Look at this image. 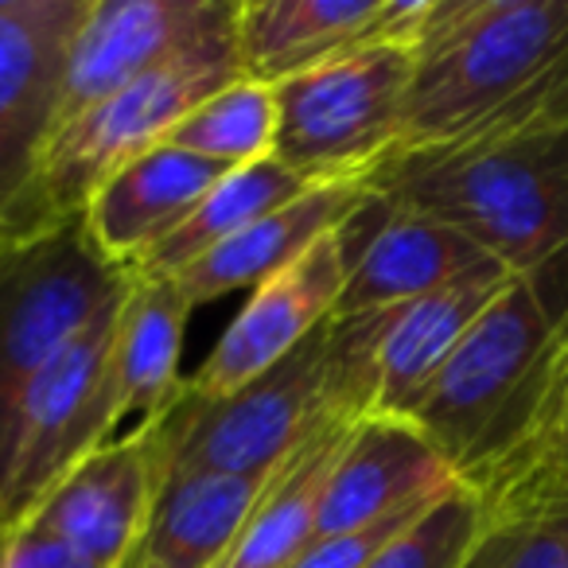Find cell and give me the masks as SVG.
Returning <instances> with one entry per match:
<instances>
[{
  "label": "cell",
  "instance_id": "cell-1",
  "mask_svg": "<svg viewBox=\"0 0 568 568\" xmlns=\"http://www.w3.org/2000/svg\"><path fill=\"white\" fill-rule=\"evenodd\" d=\"M545 125H568V0H436L397 152Z\"/></svg>",
  "mask_w": 568,
  "mask_h": 568
},
{
  "label": "cell",
  "instance_id": "cell-2",
  "mask_svg": "<svg viewBox=\"0 0 568 568\" xmlns=\"http://www.w3.org/2000/svg\"><path fill=\"white\" fill-rule=\"evenodd\" d=\"M389 312L332 316L301 347L242 389L199 402L183 389L172 409L136 425L172 475H265L335 420L374 409V358Z\"/></svg>",
  "mask_w": 568,
  "mask_h": 568
},
{
  "label": "cell",
  "instance_id": "cell-3",
  "mask_svg": "<svg viewBox=\"0 0 568 568\" xmlns=\"http://www.w3.org/2000/svg\"><path fill=\"white\" fill-rule=\"evenodd\" d=\"M371 191L456 226L518 276L568 257V125L397 152Z\"/></svg>",
  "mask_w": 568,
  "mask_h": 568
},
{
  "label": "cell",
  "instance_id": "cell-4",
  "mask_svg": "<svg viewBox=\"0 0 568 568\" xmlns=\"http://www.w3.org/2000/svg\"><path fill=\"white\" fill-rule=\"evenodd\" d=\"M565 320L534 276L514 273L409 409L405 420L436 444L464 487L483 490L518 452Z\"/></svg>",
  "mask_w": 568,
  "mask_h": 568
},
{
  "label": "cell",
  "instance_id": "cell-5",
  "mask_svg": "<svg viewBox=\"0 0 568 568\" xmlns=\"http://www.w3.org/2000/svg\"><path fill=\"white\" fill-rule=\"evenodd\" d=\"M129 281L82 214L0 237V433L24 389L125 301Z\"/></svg>",
  "mask_w": 568,
  "mask_h": 568
},
{
  "label": "cell",
  "instance_id": "cell-6",
  "mask_svg": "<svg viewBox=\"0 0 568 568\" xmlns=\"http://www.w3.org/2000/svg\"><path fill=\"white\" fill-rule=\"evenodd\" d=\"M413 48L363 43L347 55L284 79L276 94L273 156L312 187L371 183L402 149Z\"/></svg>",
  "mask_w": 568,
  "mask_h": 568
},
{
  "label": "cell",
  "instance_id": "cell-7",
  "mask_svg": "<svg viewBox=\"0 0 568 568\" xmlns=\"http://www.w3.org/2000/svg\"><path fill=\"white\" fill-rule=\"evenodd\" d=\"M237 0L226 20L199 36L191 48L160 63L133 87L113 94L110 102L94 105L90 113L74 118L59 133H51L40 164V199L48 214L71 219L82 214L87 199L141 152L168 141L175 125L195 105L226 90L230 82L245 79L237 59Z\"/></svg>",
  "mask_w": 568,
  "mask_h": 568
},
{
  "label": "cell",
  "instance_id": "cell-8",
  "mask_svg": "<svg viewBox=\"0 0 568 568\" xmlns=\"http://www.w3.org/2000/svg\"><path fill=\"white\" fill-rule=\"evenodd\" d=\"M118 308L82 339H74L24 389L0 433V534L24 526L48 503L51 490L118 433L121 397L113 382Z\"/></svg>",
  "mask_w": 568,
  "mask_h": 568
},
{
  "label": "cell",
  "instance_id": "cell-9",
  "mask_svg": "<svg viewBox=\"0 0 568 568\" xmlns=\"http://www.w3.org/2000/svg\"><path fill=\"white\" fill-rule=\"evenodd\" d=\"M90 0H0V237L55 222L40 199L59 82Z\"/></svg>",
  "mask_w": 568,
  "mask_h": 568
},
{
  "label": "cell",
  "instance_id": "cell-10",
  "mask_svg": "<svg viewBox=\"0 0 568 568\" xmlns=\"http://www.w3.org/2000/svg\"><path fill=\"white\" fill-rule=\"evenodd\" d=\"M343 245H347V284L335 316L405 308L436 288L498 265L456 226L394 203L378 191H371L366 203L343 222Z\"/></svg>",
  "mask_w": 568,
  "mask_h": 568
},
{
  "label": "cell",
  "instance_id": "cell-11",
  "mask_svg": "<svg viewBox=\"0 0 568 568\" xmlns=\"http://www.w3.org/2000/svg\"><path fill=\"white\" fill-rule=\"evenodd\" d=\"M343 284H347V245L339 226L320 237L284 273L253 288L245 308L222 332L203 366L183 382V389L199 402H219L242 389L245 382L293 355L312 332H320L335 316Z\"/></svg>",
  "mask_w": 568,
  "mask_h": 568
},
{
  "label": "cell",
  "instance_id": "cell-12",
  "mask_svg": "<svg viewBox=\"0 0 568 568\" xmlns=\"http://www.w3.org/2000/svg\"><path fill=\"white\" fill-rule=\"evenodd\" d=\"M230 9L234 0H90L63 67L51 133L180 55Z\"/></svg>",
  "mask_w": 568,
  "mask_h": 568
},
{
  "label": "cell",
  "instance_id": "cell-13",
  "mask_svg": "<svg viewBox=\"0 0 568 568\" xmlns=\"http://www.w3.org/2000/svg\"><path fill=\"white\" fill-rule=\"evenodd\" d=\"M160 498V467L149 436L133 428L82 459L24 521L59 537L102 568H121L141 545Z\"/></svg>",
  "mask_w": 568,
  "mask_h": 568
},
{
  "label": "cell",
  "instance_id": "cell-14",
  "mask_svg": "<svg viewBox=\"0 0 568 568\" xmlns=\"http://www.w3.org/2000/svg\"><path fill=\"white\" fill-rule=\"evenodd\" d=\"M452 483H459L456 471L413 420L366 413L363 420H355L327 479L312 541H327L413 510Z\"/></svg>",
  "mask_w": 568,
  "mask_h": 568
},
{
  "label": "cell",
  "instance_id": "cell-15",
  "mask_svg": "<svg viewBox=\"0 0 568 568\" xmlns=\"http://www.w3.org/2000/svg\"><path fill=\"white\" fill-rule=\"evenodd\" d=\"M230 168L203 160L175 144H156L121 164L82 206V222L110 261L133 273L152 245H160L199 199Z\"/></svg>",
  "mask_w": 568,
  "mask_h": 568
},
{
  "label": "cell",
  "instance_id": "cell-16",
  "mask_svg": "<svg viewBox=\"0 0 568 568\" xmlns=\"http://www.w3.org/2000/svg\"><path fill=\"white\" fill-rule=\"evenodd\" d=\"M510 281V268L490 265L448 284V288H436V293L389 312L378 339V358H374L371 413H378V417H409V409L428 389V382L440 374L452 351L464 343L475 320L498 301V293Z\"/></svg>",
  "mask_w": 568,
  "mask_h": 568
},
{
  "label": "cell",
  "instance_id": "cell-17",
  "mask_svg": "<svg viewBox=\"0 0 568 568\" xmlns=\"http://www.w3.org/2000/svg\"><path fill=\"white\" fill-rule=\"evenodd\" d=\"M366 195H371V183H324V187L304 191L288 206L265 214L230 242L214 245L211 253L191 261L172 281L180 284L183 301L191 308L242 293V288L253 293L268 276L284 273L293 261H301L320 237L339 230L366 203Z\"/></svg>",
  "mask_w": 568,
  "mask_h": 568
},
{
  "label": "cell",
  "instance_id": "cell-18",
  "mask_svg": "<svg viewBox=\"0 0 568 568\" xmlns=\"http://www.w3.org/2000/svg\"><path fill=\"white\" fill-rule=\"evenodd\" d=\"M386 0H237V59L242 74L265 87L378 43Z\"/></svg>",
  "mask_w": 568,
  "mask_h": 568
},
{
  "label": "cell",
  "instance_id": "cell-19",
  "mask_svg": "<svg viewBox=\"0 0 568 568\" xmlns=\"http://www.w3.org/2000/svg\"><path fill=\"white\" fill-rule=\"evenodd\" d=\"M268 475H172L160 483L152 521L121 568H222L265 490Z\"/></svg>",
  "mask_w": 568,
  "mask_h": 568
},
{
  "label": "cell",
  "instance_id": "cell-20",
  "mask_svg": "<svg viewBox=\"0 0 568 568\" xmlns=\"http://www.w3.org/2000/svg\"><path fill=\"white\" fill-rule=\"evenodd\" d=\"M191 304L180 284L160 273H133L129 293L113 324V382H118L121 417L156 420L183 394L180 355L187 335Z\"/></svg>",
  "mask_w": 568,
  "mask_h": 568
},
{
  "label": "cell",
  "instance_id": "cell-21",
  "mask_svg": "<svg viewBox=\"0 0 568 568\" xmlns=\"http://www.w3.org/2000/svg\"><path fill=\"white\" fill-rule=\"evenodd\" d=\"M363 420V417H355ZM355 420H335L268 475L234 552L222 568H288L316 537L320 506Z\"/></svg>",
  "mask_w": 568,
  "mask_h": 568
},
{
  "label": "cell",
  "instance_id": "cell-22",
  "mask_svg": "<svg viewBox=\"0 0 568 568\" xmlns=\"http://www.w3.org/2000/svg\"><path fill=\"white\" fill-rule=\"evenodd\" d=\"M304 191H312V183H304L296 172H288L276 156H265L245 168H230V172L199 199L195 211H191L164 242L144 253V261L133 273L175 276L180 268H187L191 261L211 253L214 245L230 242V237L242 234V230L253 226L257 219L281 211V206H288L293 199H301Z\"/></svg>",
  "mask_w": 568,
  "mask_h": 568
},
{
  "label": "cell",
  "instance_id": "cell-23",
  "mask_svg": "<svg viewBox=\"0 0 568 568\" xmlns=\"http://www.w3.org/2000/svg\"><path fill=\"white\" fill-rule=\"evenodd\" d=\"M475 495L483 498V506L514 503V498L529 495H568V320L560 327L541 402H537V413L518 452Z\"/></svg>",
  "mask_w": 568,
  "mask_h": 568
},
{
  "label": "cell",
  "instance_id": "cell-24",
  "mask_svg": "<svg viewBox=\"0 0 568 568\" xmlns=\"http://www.w3.org/2000/svg\"><path fill=\"white\" fill-rule=\"evenodd\" d=\"M276 141V94L273 87L237 79L187 113L168 133L164 144L187 149L222 168H245L273 156Z\"/></svg>",
  "mask_w": 568,
  "mask_h": 568
},
{
  "label": "cell",
  "instance_id": "cell-25",
  "mask_svg": "<svg viewBox=\"0 0 568 568\" xmlns=\"http://www.w3.org/2000/svg\"><path fill=\"white\" fill-rule=\"evenodd\" d=\"M459 568H568V495L487 506V521Z\"/></svg>",
  "mask_w": 568,
  "mask_h": 568
},
{
  "label": "cell",
  "instance_id": "cell-26",
  "mask_svg": "<svg viewBox=\"0 0 568 568\" xmlns=\"http://www.w3.org/2000/svg\"><path fill=\"white\" fill-rule=\"evenodd\" d=\"M487 521V506L471 487H448L402 537L374 557L371 568H459Z\"/></svg>",
  "mask_w": 568,
  "mask_h": 568
},
{
  "label": "cell",
  "instance_id": "cell-27",
  "mask_svg": "<svg viewBox=\"0 0 568 568\" xmlns=\"http://www.w3.org/2000/svg\"><path fill=\"white\" fill-rule=\"evenodd\" d=\"M452 487H456V483H452ZM440 495H444V490H440ZM440 495H436V498H440ZM436 498L413 506V510L394 514V518H386V521H374V526L351 529V534L327 537V541H312L288 568H371L374 557H378V552L386 549L394 537H402L405 529H409L413 521H417L420 514L436 503Z\"/></svg>",
  "mask_w": 568,
  "mask_h": 568
},
{
  "label": "cell",
  "instance_id": "cell-28",
  "mask_svg": "<svg viewBox=\"0 0 568 568\" xmlns=\"http://www.w3.org/2000/svg\"><path fill=\"white\" fill-rule=\"evenodd\" d=\"M0 568H102L63 545L59 537L43 534L36 526H20L4 534V565Z\"/></svg>",
  "mask_w": 568,
  "mask_h": 568
},
{
  "label": "cell",
  "instance_id": "cell-29",
  "mask_svg": "<svg viewBox=\"0 0 568 568\" xmlns=\"http://www.w3.org/2000/svg\"><path fill=\"white\" fill-rule=\"evenodd\" d=\"M0 565H4V534H0Z\"/></svg>",
  "mask_w": 568,
  "mask_h": 568
}]
</instances>
